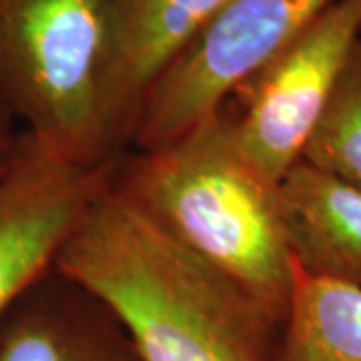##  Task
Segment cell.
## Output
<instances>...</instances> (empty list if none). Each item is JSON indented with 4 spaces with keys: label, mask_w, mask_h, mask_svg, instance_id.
<instances>
[{
    "label": "cell",
    "mask_w": 361,
    "mask_h": 361,
    "mask_svg": "<svg viewBox=\"0 0 361 361\" xmlns=\"http://www.w3.org/2000/svg\"><path fill=\"white\" fill-rule=\"evenodd\" d=\"M20 133H23V129H18V121L14 118L13 113L8 111V106L0 99V173L8 165Z\"/></svg>",
    "instance_id": "7c38bea8"
},
{
    "label": "cell",
    "mask_w": 361,
    "mask_h": 361,
    "mask_svg": "<svg viewBox=\"0 0 361 361\" xmlns=\"http://www.w3.org/2000/svg\"><path fill=\"white\" fill-rule=\"evenodd\" d=\"M113 187L283 325L293 257L279 183L241 151L223 109L165 147L125 151Z\"/></svg>",
    "instance_id": "7a4b0ae2"
},
{
    "label": "cell",
    "mask_w": 361,
    "mask_h": 361,
    "mask_svg": "<svg viewBox=\"0 0 361 361\" xmlns=\"http://www.w3.org/2000/svg\"><path fill=\"white\" fill-rule=\"evenodd\" d=\"M336 0H231L159 75L129 149L153 151L213 116Z\"/></svg>",
    "instance_id": "277c9868"
},
{
    "label": "cell",
    "mask_w": 361,
    "mask_h": 361,
    "mask_svg": "<svg viewBox=\"0 0 361 361\" xmlns=\"http://www.w3.org/2000/svg\"><path fill=\"white\" fill-rule=\"evenodd\" d=\"M54 269L97 295L139 361H273L281 323L177 245L113 183Z\"/></svg>",
    "instance_id": "6da1fadb"
},
{
    "label": "cell",
    "mask_w": 361,
    "mask_h": 361,
    "mask_svg": "<svg viewBox=\"0 0 361 361\" xmlns=\"http://www.w3.org/2000/svg\"><path fill=\"white\" fill-rule=\"evenodd\" d=\"M301 161L361 189V40L311 133Z\"/></svg>",
    "instance_id": "8fae6325"
},
{
    "label": "cell",
    "mask_w": 361,
    "mask_h": 361,
    "mask_svg": "<svg viewBox=\"0 0 361 361\" xmlns=\"http://www.w3.org/2000/svg\"><path fill=\"white\" fill-rule=\"evenodd\" d=\"M273 361H361V289L293 265V289Z\"/></svg>",
    "instance_id": "30bf717a"
},
{
    "label": "cell",
    "mask_w": 361,
    "mask_h": 361,
    "mask_svg": "<svg viewBox=\"0 0 361 361\" xmlns=\"http://www.w3.org/2000/svg\"><path fill=\"white\" fill-rule=\"evenodd\" d=\"M293 265L361 289V189L299 161L279 183Z\"/></svg>",
    "instance_id": "9c48e42d"
},
{
    "label": "cell",
    "mask_w": 361,
    "mask_h": 361,
    "mask_svg": "<svg viewBox=\"0 0 361 361\" xmlns=\"http://www.w3.org/2000/svg\"><path fill=\"white\" fill-rule=\"evenodd\" d=\"M116 159L85 165L23 130L0 173V325L49 275L90 205L109 189Z\"/></svg>",
    "instance_id": "8992f818"
},
{
    "label": "cell",
    "mask_w": 361,
    "mask_h": 361,
    "mask_svg": "<svg viewBox=\"0 0 361 361\" xmlns=\"http://www.w3.org/2000/svg\"><path fill=\"white\" fill-rule=\"evenodd\" d=\"M231 0H118L111 125L129 149L142 99L159 75Z\"/></svg>",
    "instance_id": "ba28073f"
},
{
    "label": "cell",
    "mask_w": 361,
    "mask_h": 361,
    "mask_svg": "<svg viewBox=\"0 0 361 361\" xmlns=\"http://www.w3.org/2000/svg\"><path fill=\"white\" fill-rule=\"evenodd\" d=\"M118 0H0V99L56 153L123 155L111 125Z\"/></svg>",
    "instance_id": "3957f363"
},
{
    "label": "cell",
    "mask_w": 361,
    "mask_h": 361,
    "mask_svg": "<svg viewBox=\"0 0 361 361\" xmlns=\"http://www.w3.org/2000/svg\"><path fill=\"white\" fill-rule=\"evenodd\" d=\"M0 361H139L115 313L52 269L0 325Z\"/></svg>",
    "instance_id": "52a82bcc"
},
{
    "label": "cell",
    "mask_w": 361,
    "mask_h": 361,
    "mask_svg": "<svg viewBox=\"0 0 361 361\" xmlns=\"http://www.w3.org/2000/svg\"><path fill=\"white\" fill-rule=\"evenodd\" d=\"M360 40L361 0H336L221 106L241 151L271 180L301 161Z\"/></svg>",
    "instance_id": "5b68a950"
}]
</instances>
